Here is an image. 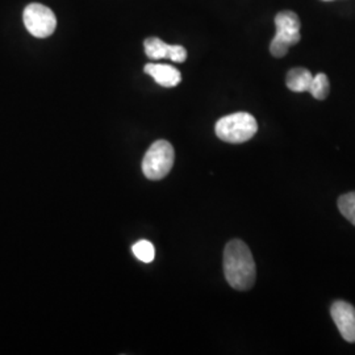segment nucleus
I'll use <instances>...</instances> for the list:
<instances>
[{"mask_svg":"<svg viewBox=\"0 0 355 355\" xmlns=\"http://www.w3.org/2000/svg\"><path fill=\"white\" fill-rule=\"evenodd\" d=\"M225 279L237 291H248L255 283L257 270L253 255L241 240L229 242L224 250Z\"/></svg>","mask_w":355,"mask_h":355,"instance_id":"obj_1","label":"nucleus"},{"mask_svg":"<svg viewBox=\"0 0 355 355\" xmlns=\"http://www.w3.org/2000/svg\"><path fill=\"white\" fill-rule=\"evenodd\" d=\"M258 130L254 116L246 112L228 114L216 123V136L229 144H242L253 139Z\"/></svg>","mask_w":355,"mask_h":355,"instance_id":"obj_2","label":"nucleus"},{"mask_svg":"<svg viewBox=\"0 0 355 355\" xmlns=\"http://www.w3.org/2000/svg\"><path fill=\"white\" fill-rule=\"evenodd\" d=\"M277 33L271 40L270 51L274 57L282 58L288 49L300 41L302 23L299 16L292 11H282L275 16Z\"/></svg>","mask_w":355,"mask_h":355,"instance_id":"obj_3","label":"nucleus"},{"mask_svg":"<svg viewBox=\"0 0 355 355\" xmlns=\"http://www.w3.org/2000/svg\"><path fill=\"white\" fill-rule=\"evenodd\" d=\"M175 161V152L170 142L155 141L142 159V171L150 180H161L171 171Z\"/></svg>","mask_w":355,"mask_h":355,"instance_id":"obj_4","label":"nucleus"},{"mask_svg":"<svg viewBox=\"0 0 355 355\" xmlns=\"http://www.w3.org/2000/svg\"><path fill=\"white\" fill-rule=\"evenodd\" d=\"M23 20L26 31L37 38L49 37L57 26L54 12L49 7L38 3H32L26 7L23 13Z\"/></svg>","mask_w":355,"mask_h":355,"instance_id":"obj_5","label":"nucleus"},{"mask_svg":"<svg viewBox=\"0 0 355 355\" xmlns=\"http://www.w3.org/2000/svg\"><path fill=\"white\" fill-rule=\"evenodd\" d=\"M145 53L150 60H171L173 62L182 64L187 60V51L180 45H168L161 38L149 37L144 42Z\"/></svg>","mask_w":355,"mask_h":355,"instance_id":"obj_6","label":"nucleus"},{"mask_svg":"<svg viewBox=\"0 0 355 355\" xmlns=\"http://www.w3.org/2000/svg\"><path fill=\"white\" fill-rule=\"evenodd\" d=\"M331 318L336 322L343 340L355 343V308L347 302L338 300L330 308Z\"/></svg>","mask_w":355,"mask_h":355,"instance_id":"obj_7","label":"nucleus"},{"mask_svg":"<svg viewBox=\"0 0 355 355\" xmlns=\"http://www.w3.org/2000/svg\"><path fill=\"white\" fill-rule=\"evenodd\" d=\"M145 73L152 76L153 79L162 87H175L180 80V71L171 64H148L145 66Z\"/></svg>","mask_w":355,"mask_h":355,"instance_id":"obj_8","label":"nucleus"},{"mask_svg":"<svg viewBox=\"0 0 355 355\" xmlns=\"http://www.w3.org/2000/svg\"><path fill=\"white\" fill-rule=\"evenodd\" d=\"M312 79L313 76L309 70H306L304 67H295L288 71L286 83H287V87L293 92H306L309 91Z\"/></svg>","mask_w":355,"mask_h":355,"instance_id":"obj_9","label":"nucleus"},{"mask_svg":"<svg viewBox=\"0 0 355 355\" xmlns=\"http://www.w3.org/2000/svg\"><path fill=\"white\" fill-rule=\"evenodd\" d=\"M330 83L328 76L322 73H320L318 76H313L309 92L312 94L313 98H316L318 101H325L329 95Z\"/></svg>","mask_w":355,"mask_h":355,"instance_id":"obj_10","label":"nucleus"},{"mask_svg":"<svg viewBox=\"0 0 355 355\" xmlns=\"http://www.w3.org/2000/svg\"><path fill=\"white\" fill-rule=\"evenodd\" d=\"M132 252L136 255V258L144 262V263H150L155 258V249L152 242L146 241V240H141L136 242L132 246Z\"/></svg>","mask_w":355,"mask_h":355,"instance_id":"obj_11","label":"nucleus"},{"mask_svg":"<svg viewBox=\"0 0 355 355\" xmlns=\"http://www.w3.org/2000/svg\"><path fill=\"white\" fill-rule=\"evenodd\" d=\"M338 209L353 225H355V192L345 193L338 199Z\"/></svg>","mask_w":355,"mask_h":355,"instance_id":"obj_12","label":"nucleus"}]
</instances>
